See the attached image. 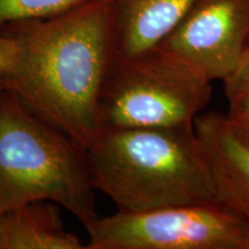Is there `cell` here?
Masks as SVG:
<instances>
[{
	"label": "cell",
	"instance_id": "6da1fadb",
	"mask_svg": "<svg viewBox=\"0 0 249 249\" xmlns=\"http://www.w3.org/2000/svg\"><path fill=\"white\" fill-rule=\"evenodd\" d=\"M0 28L17 46L1 90L88 148L101 130L99 101L117 57L113 0Z\"/></svg>",
	"mask_w": 249,
	"mask_h": 249
},
{
	"label": "cell",
	"instance_id": "7a4b0ae2",
	"mask_svg": "<svg viewBox=\"0 0 249 249\" xmlns=\"http://www.w3.org/2000/svg\"><path fill=\"white\" fill-rule=\"evenodd\" d=\"M87 155L93 187L119 211L216 201L194 124L103 129Z\"/></svg>",
	"mask_w": 249,
	"mask_h": 249
},
{
	"label": "cell",
	"instance_id": "3957f363",
	"mask_svg": "<svg viewBox=\"0 0 249 249\" xmlns=\"http://www.w3.org/2000/svg\"><path fill=\"white\" fill-rule=\"evenodd\" d=\"M93 192L87 149L0 90V210L51 201L86 226Z\"/></svg>",
	"mask_w": 249,
	"mask_h": 249
},
{
	"label": "cell",
	"instance_id": "277c9868",
	"mask_svg": "<svg viewBox=\"0 0 249 249\" xmlns=\"http://www.w3.org/2000/svg\"><path fill=\"white\" fill-rule=\"evenodd\" d=\"M211 96L210 80L158 46L133 57H116L102 90L99 128L194 124Z\"/></svg>",
	"mask_w": 249,
	"mask_h": 249
},
{
	"label": "cell",
	"instance_id": "5b68a950",
	"mask_svg": "<svg viewBox=\"0 0 249 249\" xmlns=\"http://www.w3.org/2000/svg\"><path fill=\"white\" fill-rule=\"evenodd\" d=\"M85 227L86 249H249V223L218 201L118 210Z\"/></svg>",
	"mask_w": 249,
	"mask_h": 249
},
{
	"label": "cell",
	"instance_id": "8992f818",
	"mask_svg": "<svg viewBox=\"0 0 249 249\" xmlns=\"http://www.w3.org/2000/svg\"><path fill=\"white\" fill-rule=\"evenodd\" d=\"M249 45V0H196L158 45L211 82L224 81Z\"/></svg>",
	"mask_w": 249,
	"mask_h": 249
},
{
	"label": "cell",
	"instance_id": "52a82bcc",
	"mask_svg": "<svg viewBox=\"0 0 249 249\" xmlns=\"http://www.w3.org/2000/svg\"><path fill=\"white\" fill-rule=\"evenodd\" d=\"M194 129L209 167L216 201L249 223V144L226 114L202 112Z\"/></svg>",
	"mask_w": 249,
	"mask_h": 249
},
{
	"label": "cell",
	"instance_id": "ba28073f",
	"mask_svg": "<svg viewBox=\"0 0 249 249\" xmlns=\"http://www.w3.org/2000/svg\"><path fill=\"white\" fill-rule=\"evenodd\" d=\"M196 0H113L117 57L157 48Z\"/></svg>",
	"mask_w": 249,
	"mask_h": 249
},
{
	"label": "cell",
	"instance_id": "9c48e42d",
	"mask_svg": "<svg viewBox=\"0 0 249 249\" xmlns=\"http://www.w3.org/2000/svg\"><path fill=\"white\" fill-rule=\"evenodd\" d=\"M60 205L34 201L5 211L0 249H86L65 229Z\"/></svg>",
	"mask_w": 249,
	"mask_h": 249
},
{
	"label": "cell",
	"instance_id": "30bf717a",
	"mask_svg": "<svg viewBox=\"0 0 249 249\" xmlns=\"http://www.w3.org/2000/svg\"><path fill=\"white\" fill-rule=\"evenodd\" d=\"M86 1L88 0H0V27L55 17Z\"/></svg>",
	"mask_w": 249,
	"mask_h": 249
},
{
	"label": "cell",
	"instance_id": "8fae6325",
	"mask_svg": "<svg viewBox=\"0 0 249 249\" xmlns=\"http://www.w3.org/2000/svg\"><path fill=\"white\" fill-rule=\"evenodd\" d=\"M232 123L249 121V45L234 70L223 81Z\"/></svg>",
	"mask_w": 249,
	"mask_h": 249
},
{
	"label": "cell",
	"instance_id": "7c38bea8",
	"mask_svg": "<svg viewBox=\"0 0 249 249\" xmlns=\"http://www.w3.org/2000/svg\"><path fill=\"white\" fill-rule=\"evenodd\" d=\"M15 50H17V46H15L14 39L0 28V90H1L2 79H4L6 71L13 60Z\"/></svg>",
	"mask_w": 249,
	"mask_h": 249
},
{
	"label": "cell",
	"instance_id": "4fadbf2b",
	"mask_svg": "<svg viewBox=\"0 0 249 249\" xmlns=\"http://www.w3.org/2000/svg\"><path fill=\"white\" fill-rule=\"evenodd\" d=\"M230 123L232 124L236 134L249 144V121H242V123H232V121H230Z\"/></svg>",
	"mask_w": 249,
	"mask_h": 249
},
{
	"label": "cell",
	"instance_id": "5bb4252c",
	"mask_svg": "<svg viewBox=\"0 0 249 249\" xmlns=\"http://www.w3.org/2000/svg\"><path fill=\"white\" fill-rule=\"evenodd\" d=\"M5 211L0 210V246H1V235H2V222H4Z\"/></svg>",
	"mask_w": 249,
	"mask_h": 249
}]
</instances>
